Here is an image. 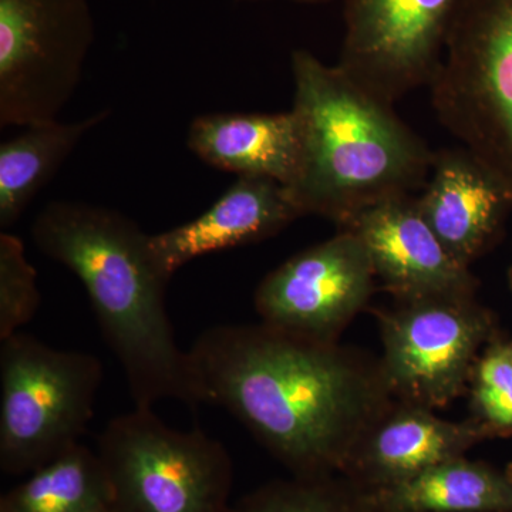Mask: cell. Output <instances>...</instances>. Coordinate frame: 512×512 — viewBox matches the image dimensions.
<instances>
[{
	"instance_id": "obj_6",
	"label": "cell",
	"mask_w": 512,
	"mask_h": 512,
	"mask_svg": "<svg viewBox=\"0 0 512 512\" xmlns=\"http://www.w3.org/2000/svg\"><path fill=\"white\" fill-rule=\"evenodd\" d=\"M114 512H227L234 466L224 444L200 429L175 430L134 407L97 439Z\"/></svg>"
},
{
	"instance_id": "obj_2",
	"label": "cell",
	"mask_w": 512,
	"mask_h": 512,
	"mask_svg": "<svg viewBox=\"0 0 512 512\" xmlns=\"http://www.w3.org/2000/svg\"><path fill=\"white\" fill-rule=\"evenodd\" d=\"M151 235L121 212L77 201L49 202L32 225L37 249L82 282L104 342L119 360L134 406L161 400L205 404L190 350L167 311L170 276Z\"/></svg>"
},
{
	"instance_id": "obj_9",
	"label": "cell",
	"mask_w": 512,
	"mask_h": 512,
	"mask_svg": "<svg viewBox=\"0 0 512 512\" xmlns=\"http://www.w3.org/2000/svg\"><path fill=\"white\" fill-rule=\"evenodd\" d=\"M464 0H343L336 66L367 93L394 104L430 86Z\"/></svg>"
},
{
	"instance_id": "obj_20",
	"label": "cell",
	"mask_w": 512,
	"mask_h": 512,
	"mask_svg": "<svg viewBox=\"0 0 512 512\" xmlns=\"http://www.w3.org/2000/svg\"><path fill=\"white\" fill-rule=\"evenodd\" d=\"M473 417L497 434L512 433V342L493 340L474 366L470 384Z\"/></svg>"
},
{
	"instance_id": "obj_14",
	"label": "cell",
	"mask_w": 512,
	"mask_h": 512,
	"mask_svg": "<svg viewBox=\"0 0 512 512\" xmlns=\"http://www.w3.org/2000/svg\"><path fill=\"white\" fill-rule=\"evenodd\" d=\"M285 185L265 177H238L200 217L151 235V248L165 274L200 256L256 244L301 218Z\"/></svg>"
},
{
	"instance_id": "obj_1",
	"label": "cell",
	"mask_w": 512,
	"mask_h": 512,
	"mask_svg": "<svg viewBox=\"0 0 512 512\" xmlns=\"http://www.w3.org/2000/svg\"><path fill=\"white\" fill-rule=\"evenodd\" d=\"M205 404L224 407L295 477L342 474L396 402L379 359L256 325H220L190 349Z\"/></svg>"
},
{
	"instance_id": "obj_10",
	"label": "cell",
	"mask_w": 512,
	"mask_h": 512,
	"mask_svg": "<svg viewBox=\"0 0 512 512\" xmlns=\"http://www.w3.org/2000/svg\"><path fill=\"white\" fill-rule=\"evenodd\" d=\"M377 275L362 239L350 229L293 255L254 293L261 322L319 342H339L375 293Z\"/></svg>"
},
{
	"instance_id": "obj_17",
	"label": "cell",
	"mask_w": 512,
	"mask_h": 512,
	"mask_svg": "<svg viewBox=\"0 0 512 512\" xmlns=\"http://www.w3.org/2000/svg\"><path fill=\"white\" fill-rule=\"evenodd\" d=\"M369 494L380 512H512L507 471L466 456Z\"/></svg>"
},
{
	"instance_id": "obj_23",
	"label": "cell",
	"mask_w": 512,
	"mask_h": 512,
	"mask_svg": "<svg viewBox=\"0 0 512 512\" xmlns=\"http://www.w3.org/2000/svg\"><path fill=\"white\" fill-rule=\"evenodd\" d=\"M505 471H507L508 477H510L512 481V464H510V466H508L507 470Z\"/></svg>"
},
{
	"instance_id": "obj_12",
	"label": "cell",
	"mask_w": 512,
	"mask_h": 512,
	"mask_svg": "<svg viewBox=\"0 0 512 512\" xmlns=\"http://www.w3.org/2000/svg\"><path fill=\"white\" fill-rule=\"evenodd\" d=\"M490 437L493 433L474 417L441 419L427 407L396 400L357 443L342 476L375 493L451 458L466 456L470 448Z\"/></svg>"
},
{
	"instance_id": "obj_21",
	"label": "cell",
	"mask_w": 512,
	"mask_h": 512,
	"mask_svg": "<svg viewBox=\"0 0 512 512\" xmlns=\"http://www.w3.org/2000/svg\"><path fill=\"white\" fill-rule=\"evenodd\" d=\"M42 302L37 272L26 256L22 239L0 234V340L20 332L35 318Z\"/></svg>"
},
{
	"instance_id": "obj_5",
	"label": "cell",
	"mask_w": 512,
	"mask_h": 512,
	"mask_svg": "<svg viewBox=\"0 0 512 512\" xmlns=\"http://www.w3.org/2000/svg\"><path fill=\"white\" fill-rule=\"evenodd\" d=\"M429 89L441 126L512 201V0H464Z\"/></svg>"
},
{
	"instance_id": "obj_18",
	"label": "cell",
	"mask_w": 512,
	"mask_h": 512,
	"mask_svg": "<svg viewBox=\"0 0 512 512\" xmlns=\"http://www.w3.org/2000/svg\"><path fill=\"white\" fill-rule=\"evenodd\" d=\"M0 512H114L99 453L77 444L3 495Z\"/></svg>"
},
{
	"instance_id": "obj_16",
	"label": "cell",
	"mask_w": 512,
	"mask_h": 512,
	"mask_svg": "<svg viewBox=\"0 0 512 512\" xmlns=\"http://www.w3.org/2000/svg\"><path fill=\"white\" fill-rule=\"evenodd\" d=\"M109 116V110H101L70 123L53 120L32 124L0 144L2 231H10L40 190L72 156L80 141Z\"/></svg>"
},
{
	"instance_id": "obj_15",
	"label": "cell",
	"mask_w": 512,
	"mask_h": 512,
	"mask_svg": "<svg viewBox=\"0 0 512 512\" xmlns=\"http://www.w3.org/2000/svg\"><path fill=\"white\" fill-rule=\"evenodd\" d=\"M187 147L201 161L238 177H265L289 187L301 167L302 124L285 113H208L188 127Z\"/></svg>"
},
{
	"instance_id": "obj_19",
	"label": "cell",
	"mask_w": 512,
	"mask_h": 512,
	"mask_svg": "<svg viewBox=\"0 0 512 512\" xmlns=\"http://www.w3.org/2000/svg\"><path fill=\"white\" fill-rule=\"evenodd\" d=\"M234 512H380L372 495L342 474L275 480L239 501Z\"/></svg>"
},
{
	"instance_id": "obj_11",
	"label": "cell",
	"mask_w": 512,
	"mask_h": 512,
	"mask_svg": "<svg viewBox=\"0 0 512 512\" xmlns=\"http://www.w3.org/2000/svg\"><path fill=\"white\" fill-rule=\"evenodd\" d=\"M339 229L362 239L377 281L394 299L477 292L476 276L441 244L412 195L367 208Z\"/></svg>"
},
{
	"instance_id": "obj_7",
	"label": "cell",
	"mask_w": 512,
	"mask_h": 512,
	"mask_svg": "<svg viewBox=\"0 0 512 512\" xmlns=\"http://www.w3.org/2000/svg\"><path fill=\"white\" fill-rule=\"evenodd\" d=\"M376 318L394 399L431 410L468 393L478 357L494 340L493 316L476 293L394 299Z\"/></svg>"
},
{
	"instance_id": "obj_13",
	"label": "cell",
	"mask_w": 512,
	"mask_h": 512,
	"mask_svg": "<svg viewBox=\"0 0 512 512\" xmlns=\"http://www.w3.org/2000/svg\"><path fill=\"white\" fill-rule=\"evenodd\" d=\"M416 201L441 244L468 268L494 247L512 210L500 181L461 146L434 151L429 180Z\"/></svg>"
},
{
	"instance_id": "obj_8",
	"label": "cell",
	"mask_w": 512,
	"mask_h": 512,
	"mask_svg": "<svg viewBox=\"0 0 512 512\" xmlns=\"http://www.w3.org/2000/svg\"><path fill=\"white\" fill-rule=\"evenodd\" d=\"M94 35L90 0H0V126L57 120Z\"/></svg>"
},
{
	"instance_id": "obj_3",
	"label": "cell",
	"mask_w": 512,
	"mask_h": 512,
	"mask_svg": "<svg viewBox=\"0 0 512 512\" xmlns=\"http://www.w3.org/2000/svg\"><path fill=\"white\" fill-rule=\"evenodd\" d=\"M291 70L302 158L286 191L302 217L340 228L367 208L424 188L434 151L392 104L309 50H293Z\"/></svg>"
},
{
	"instance_id": "obj_22",
	"label": "cell",
	"mask_w": 512,
	"mask_h": 512,
	"mask_svg": "<svg viewBox=\"0 0 512 512\" xmlns=\"http://www.w3.org/2000/svg\"><path fill=\"white\" fill-rule=\"evenodd\" d=\"M238 2H274V0H238ZM284 2L298 3V5H322L330 0H284Z\"/></svg>"
},
{
	"instance_id": "obj_4",
	"label": "cell",
	"mask_w": 512,
	"mask_h": 512,
	"mask_svg": "<svg viewBox=\"0 0 512 512\" xmlns=\"http://www.w3.org/2000/svg\"><path fill=\"white\" fill-rule=\"evenodd\" d=\"M103 380L99 357L60 350L28 333L0 340V468L30 474L80 439Z\"/></svg>"
}]
</instances>
